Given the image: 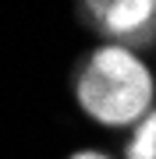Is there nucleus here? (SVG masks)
Listing matches in <instances>:
<instances>
[{
	"instance_id": "7ed1b4c3",
	"label": "nucleus",
	"mask_w": 156,
	"mask_h": 159,
	"mask_svg": "<svg viewBox=\"0 0 156 159\" xmlns=\"http://www.w3.org/2000/svg\"><path fill=\"white\" fill-rule=\"evenodd\" d=\"M121 159H156V110L135 131H128L121 145Z\"/></svg>"
},
{
	"instance_id": "f03ea898",
	"label": "nucleus",
	"mask_w": 156,
	"mask_h": 159,
	"mask_svg": "<svg viewBox=\"0 0 156 159\" xmlns=\"http://www.w3.org/2000/svg\"><path fill=\"white\" fill-rule=\"evenodd\" d=\"M85 25L99 43H117L145 53L156 46V0H78Z\"/></svg>"
},
{
	"instance_id": "f257e3e1",
	"label": "nucleus",
	"mask_w": 156,
	"mask_h": 159,
	"mask_svg": "<svg viewBox=\"0 0 156 159\" xmlns=\"http://www.w3.org/2000/svg\"><path fill=\"white\" fill-rule=\"evenodd\" d=\"M71 96L89 124L128 134L156 110V67L131 46L99 43L78 60Z\"/></svg>"
},
{
	"instance_id": "20e7f679",
	"label": "nucleus",
	"mask_w": 156,
	"mask_h": 159,
	"mask_svg": "<svg viewBox=\"0 0 156 159\" xmlns=\"http://www.w3.org/2000/svg\"><path fill=\"white\" fill-rule=\"evenodd\" d=\"M68 159H121V156L106 152V148H99V145H82L75 152H68Z\"/></svg>"
}]
</instances>
